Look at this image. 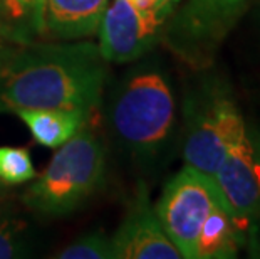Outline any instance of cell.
<instances>
[{"mask_svg":"<svg viewBox=\"0 0 260 259\" xmlns=\"http://www.w3.org/2000/svg\"><path fill=\"white\" fill-rule=\"evenodd\" d=\"M154 211L183 259H230L245 249L213 177L188 165L167 182Z\"/></svg>","mask_w":260,"mask_h":259,"instance_id":"cell-2","label":"cell"},{"mask_svg":"<svg viewBox=\"0 0 260 259\" xmlns=\"http://www.w3.org/2000/svg\"><path fill=\"white\" fill-rule=\"evenodd\" d=\"M181 0H159V4H161L163 10L167 12L168 15H171V12L176 9V5H178Z\"/></svg>","mask_w":260,"mask_h":259,"instance_id":"cell-16","label":"cell"},{"mask_svg":"<svg viewBox=\"0 0 260 259\" xmlns=\"http://www.w3.org/2000/svg\"><path fill=\"white\" fill-rule=\"evenodd\" d=\"M253 0H185L165 24L161 41L193 71H207Z\"/></svg>","mask_w":260,"mask_h":259,"instance_id":"cell-6","label":"cell"},{"mask_svg":"<svg viewBox=\"0 0 260 259\" xmlns=\"http://www.w3.org/2000/svg\"><path fill=\"white\" fill-rule=\"evenodd\" d=\"M14 114H17L22 123L29 128L32 138L39 145L54 150L87 126L91 118L79 109L56 108H20L15 109Z\"/></svg>","mask_w":260,"mask_h":259,"instance_id":"cell-11","label":"cell"},{"mask_svg":"<svg viewBox=\"0 0 260 259\" xmlns=\"http://www.w3.org/2000/svg\"><path fill=\"white\" fill-rule=\"evenodd\" d=\"M104 177V147L84 126L57 148L47 168L30 180L22 200L39 216L64 217L84 206L103 187Z\"/></svg>","mask_w":260,"mask_h":259,"instance_id":"cell-4","label":"cell"},{"mask_svg":"<svg viewBox=\"0 0 260 259\" xmlns=\"http://www.w3.org/2000/svg\"><path fill=\"white\" fill-rule=\"evenodd\" d=\"M108 0H47L46 29L59 41L86 39L96 34Z\"/></svg>","mask_w":260,"mask_h":259,"instance_id":"cell-10","label":"cell"},{"mask_svg":"<svg viewBox=\"0 0 260 259\" xmlns=\"http://www.w3.org/2000/svg\"><path fill=\"white\" fill-rule=\"evenodd\" d=\"M213 180L245 239V249L255 252L260 246V131L255 126L247 125Z\"/></svg>","mask_w":260,"mask_h":259,"instance_id":"cell-7","label":"cell"},{"mask_svg":"<svg viewBox=\"0 0 260 259\" xmlns=\"http://www.w3.org/2000/svg\"><path fill=\"white\" fill-rule=\"evenodd\" d=\"M0 71H2V52H0Z\"/></svg>","mask_w":260,"mask_h":259,"instance_id":"cell-18","label":"cell"},{"mask_svg":"<svg viewBox=\"0 0 260 259\" xmlns=\"http://www.w3.org/2000/svg\"><path fill=\"white\" fill-rule=\"evenodd\" d=\"M183 113V162L213 177L247 128L229 81L217 74L203 76L186 95Z\"/></svg>","mask_w":260,"mask_h":259,"instance_id":"cell-5","label":"cell"},{"mask_svg":"<svg viewBox=\"0 0 260 259\" xmlns=\"http://www.w3.org/2000/svg\"><path fill=\"white\" fill-rule=\"evenodd\" d=\"M59 259H114V246L109 234L101 231L87 233L56 254Z\"/></svg>","mask_w":260,"mask_h":259,"instance_id":"cell-14","label":"cell"},{"mask_svg":"<svg viewBox=\"0 0 260 259\" xmlns=\"http://www.w3.org/2000/svg\"><path fill=\"white\" fill-rule=\"evenodd\" d=\"M121 147L141 163L161 157L173 136L176 101L161 71L151 66L133 69L114 91L109 111Z\"/></svg>","mask_w":260,"mask_h":259,"instance_id":"cell-3","label":"cell"},{"mask_svg":"<svg viewBox=\"0 0 260 259\" xmlns=\"http://www.w3.org/2000/svg\"><path fill=\"white\" fill-rule=\"evenodd\" d=\"M36 167L24 147H0V182L7 187L22 185L36 179Z\"/></svg>","mask_w":260,"mask_h":259,"instance_id":"cell-13","label":"cell"},{"mask_svg":"<svg viewBox=\"0 0 260 259\" xmlns=\"http://www.w3.org/2000/svg\"><path fill=\"white\" fill-rule=\"evenodd\" d=\"M168 17L159 0H113L98 29L101 56L113 64L138 61L161 41Z\"/></svg>","mask_w":260,"mask_h":259,"instance_id":"cell-8","label":"cell"},{"mask_svg":"<svg viewBox=\"0 0 260 259\" xmlns=\"http://www.w3.org/2000/svg\"><path fill=\"white\" fill-rule=\"evenodd\" d=\"M5 189H7V185H4L2 182H0V199L4 197V194H5Z\"/></svg>","mask_w":260,"mask_h":259,"instance_id":"cell-17","label":"cell"},{"mask_svg":"<svg viewBox=\"0 0 260 259\" xmlns=\"http://www.w3.org/2000/svg\"><path fill=\"white\" fill-rule=\"evenodd\" d=\"M108 63L87 39L34 42L2 52L0 113L20 108L79 109L89 114L103 101Z\"/></svg>","mask_w":260,"mask_h":259,"instance_id":"cell-1","label":"cell"},{"mask_svg":"<svg viewBox=\"0 0 260 259\" xmlns=\"http://www.w3.org/2000/svg\"><path fill=\"white\" fill-rule=\"evenodd\" d=\"M111 239L114 259H183L165 233L145 184L138 185Z\"/></svg>","mask_w":260,"mask_h":259,"instance_id":"cell-9","label":"cell"},{"mask_svg":"<svg viewBox=\"0 0 260 259\" xmlns=\"http://www.w3.org/2000/svg\"><path fill=\"white\" fill-rule=\"evenodd\" d=\"M30 244L25 236V224L15 219L0 217V259L29 256Z\"/></svg>","mask_w":260,"mask_h":259,"instance_id":"cell-15","label":"cell"},{"mask_svg":"<svg viewBox=\"0 0 260 259\" xmlns=\"http://www.w3.org/2000/svg\"><path fill=\"white\" fill-rule=\"evenodd\" d=\"M47 0H0V44L20 47L47 34Z\"/></svg>","mask_w":260,"mask_h":259,"instance_id":"cell-12","label":"cell"}]
</instances>
